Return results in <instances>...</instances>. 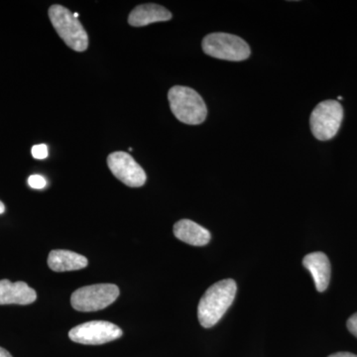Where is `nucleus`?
Segmentation results:
<instances>
[{
	"label": "nucleus",
	"instance_id": "f257e3e1",
	"mask_svg": "<svg viewBox=\"0 0 357 357\" xmlns=\"http://www.w3.org/2000/svg\"><path fill=\"white\" fill-rule=\"evenodd\" d=\"M237 286L232 279L218 281L204 294L198 306V319L202 326L210 328L217 325L231 306Z\"/></svg>",
	"mask_w": 357,
	"mask_h": 357
},
{
	"label": "nucleus",
	"instance_id": "f03ea898",
	"mask_svg": "<svg viewBox=\"0 0 357 357\" xmlns=\"http://www.w3.org/2000/svg\"><path fill=\"white\" fill-rule=\"evenodd\" d=\"M168 100L173 114L183 123L198 126L206 121L208 109L203 98L195 89L173 86L169 91Z\"/></svg>",
	"mask_w": 357,
	"mask_h": 357
},
{
	"label": "nucleus",
	"instance_id": "7ed1b4c3",
	"mask_svg": "<svg viewBox=\"0 0 357 357\" xmlns=\"http://www.w3.org/2000/svg\"><path fill=\"white\" fill-rule=\"evenodd\" d=\"M49 17L59 36L68 47L77 52H84L88 49V33L69 9L54 4L49 8Z\"/></svg>",
	"mask_w": 357,
	"mask_h": 357
},
{
	"label": "nucleus",
	"instance_id": "20e7f679",
	"mask_svg": "<svg viewBox=\"0 0 357 357\" xmlns=\"http://www.w3.org/2000/svg\"><path fill=\"white\" fill-rule=\"evenodd\" d=\"M204 54L220 60L239 61L246 60L250 56V47L236 35L227 33H211L203 40Z\"/></svg>",
	"mask_w": 357,
	"mask_h": 357
},
{
	"label": "nucleus",
	"instance_id": "39448f33",
	"mask_svg": "<svg viewBox=\"0 0 357 357\" xmlns=\"http://www.w3.org/2000/svg\"><path fill=\"white\" fill-rule=\"evenodd\" d=\"M119 289L114 284H96L77 289L70 297V304L79 312H96L116 301Z\"/></svg>",
	"mask_w": 357,
	"mask_h": 357
},
{
	"label": "nucleus",
	"instance_id": "423d86ee",
	"mask_svg": "<svg viewBox=\"0 0 357 357\" xmlns=\"http://www.w3.org/2000/svg\"><path fill=\"white\" fill-rule=\"evenodd\" d=\"M344 119V109L337 100H325L314 107L310 119L312 132L317 139L326 141L337 135Z\"/></svg>",
	"mask_w": 357,
	"mask_h": 357
},
{
	"label": "nucleus",
	"instance_id": "0eeeda50",
	"mask_svg": "<svg viewBox=\"0 0 357 357\" xmlns=\"http://www.w3.org/2000/svg\"><path fill=\"white\" fill-rule=\"evenodd\" d=\"M122 331L114 324L105 321H93L75 326L69 337L77 344L100 345L121 337Z\"/></svg>",
	"mask_w": 357,
	"mask_h": 357
},
{
	"label": "nucleus",
	"instance_id": "6e6552de",
	"mask_svg": "<svg viewBox=\"0 0 357 357\" xmlns=\"http://www.w3.org/2000/svg\"><path fill=\"white\" fill-rule=\"evenodd\" d=\"M110 172L124 185L139 188L146 183V174L142 167L126 152H114L107 157Z\"/></svg>",
	"mask_w": 357,
	"mask_h": 357
},
{
	"label": "nucleus",
	"instance_id": "1a4fd4ad",
	"mask_svg": "<svg viewBox=\"0 0 357 357\" xmlns=\"http://www.w3.org/2000/svg\"><path fill=\"white\" fill-rule=\"evenodd\" d=\"M37 299L34 289L25 282L13 283L7 279L0 280V305H30Z\"/></svg>",
	"mask_w": 357,
	"mask_h": 357
},
{
	"label": "nucleus",
	"instance_id": "9d476101",
	"mask_svg": "<svg viewBox=\"0 0 357 357\" xmlns=\"http://www.w3.org/2000/svg\"><path fill=\"white\" fill-rule=\"evenodd\" d=\"M303 265L312 274L317 290L319 292L326 291L330 284L332 273L328 256L323 252L310 253L303 259Z\"/></svg>",
	"mask_w": 357,
	"mask_h": 357
},
{
	"label": "nucleus",
	"instance_id": "9b49d317",
	"mask_svg": "<svg viewBox=\"0 0 357 357\" xmlns=\"http://www.w3.org/2000/svg\"><path fill=\"white\" fill-rule=\"evenodd\" d=\"M172 18V13L158 4L148 3L136 6L128 16V23L134 27H142L156 22H165Z\"/></svg>",
	"mask_w": 357,
	"mask_h": 357
},
{
	"label": "nucleus",
	"instance_id": "f8f14e48",
	"mask_svg": "<svg viewBox=\"0 0 357 357\" xmlns=\"http://www.w3.org/2000/svg\"><path fill=\"white\" fill-rule=\"evenodd\" d=\"M173 231L178 239L192 246H204L211 241V232L190 220H178Z\"/></svg>",
	"mask_w": 357,
	"mask_h": 357
},
{
	"label": "nucleus",
	"instance_id": "ddd939ff",
	"mask_svg": "<svg viewBox=\"0 0 357 357\" xmlns=\"http://www.w3.org/2000/svg\"><path fill=\"white\" fill-rule=\"evenodd\" d=\"M86 257L69 250H52L48 257V265L53 271H76L88 266Z\"/></svg>",
	"mask_w": 357,
	"mask_h": 357
},
{
	"label": "nucleus",
	"instance_id": "4468645a",
	"mask_svg": "<svg viewBox=\"0 0 357 357\" xmlns=\"http://www.w3.org/2000/svg\"><path fill=\"white\" fill-rule=\"evenodd\" d=\"M28 184L33 189H43V188L46 187L47 181L41 175H32L28 178Z\"/></svg>",
	"mask_w": 357,
	"mask_h": 357
},
{
	"label": "nucleus",
	"instance_id": "2eb2a0df",
	"mask_svg": "<svg viewBox=\"0 0 357 357\" xmlns=\"http://www.w3.org/2000/svg\"><path fill=\"white\" fill-rule=\"evenodd\" d=\"M32 156L35 159H45L48 157V147L45 144L35 145L31 150Z\"/></svg>",
	"mask_w": 357,
	"mask_h": 357
},
{
	"label": "nucleus",
	"instance_id": "dca6fc26",
	"mask_svg": "<svg viewBox=\"0 0 357 357\" xmlns=\"http://www.w3.org/2000/svg\"><path fill=\"white\" fill-rule=\"evenodd\" d=\"M347 328H349V332H351L354 337H357V312L352 314L351 318L349 319V321H347Z\"/></svg>",
	"mask_w": 357,
	"mask_h": 357
},
{
	"label": "nucleus",
	"instance_id": "f3484780",
	"mask_svg": "<svg viewBox=\"0 0 357 357\" xmlns=\"http://www.w3.org/2000/svg\"><path fill=\"white\" fill-rule=\"evenodd\" d=\"M328 357H357V356L351 352H337V354H333Z\"/></svg>",
	"mask_w": 357,
	"mask_h": 357
},
{
	"label": "nucleus",
	"instance_id": "a211bd4d",
	"mask_svg": "<svg viewBox=\"0 0 357 357\" xmlns=\"http://www.w3.org/2000/svg\"><path fill=\"white\" fill-rule=\"evenodd\" d=\"M0 357H13V356L6 349L0 347Z\"/></svg>",
	"mask_w": 357,
	"mask_h": 357
},
{
	"label": "nucleus",
	"instance_id": "6ab92c4d",
	"mask_svg": "<svg viewBox=\"0 0 357 357\" xmlns=\"http://www.w3.org/2000/svg\"><path fill=\"white\" fill-rule=\"evenodd\" d=\"M4 211H6V206H4V204L0 201V215H2Z\"/></svg>",
	"mask_w": 357,
	"mask_h": 357
}]
</instances>
